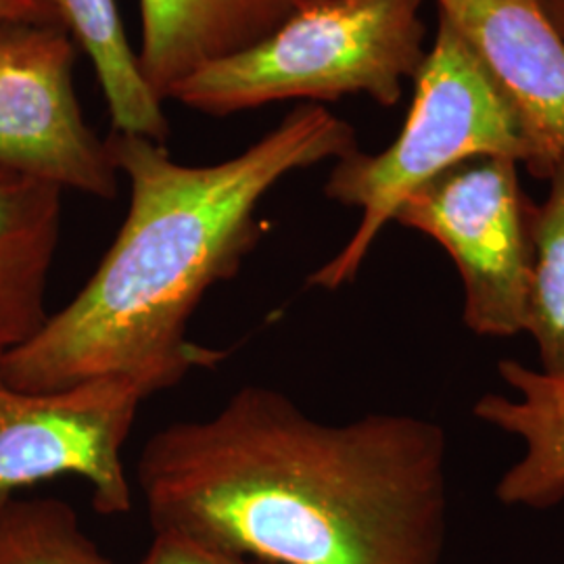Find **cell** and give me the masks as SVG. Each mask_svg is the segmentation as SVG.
<instances>
[{"mask_svg":"<svg viewBox=\"0 0 564 564\" xmlns=\"http://www.w3.org/2000/svg\"><path fill=\"white\" fill-rule=\"evenodd\" d=\"M55 9L61 25L97 69L113 130L163 144L170 134L163 101L142 76L116 0H55Z\"/></svg>","mask_w":564,"mask_h":564,"instance_id":"obj_12","label":"cell"},{"mask_svg":"<svg viewBox=\"0 0 564 564\" xmlns=\"http://www.w3.org/2000/svg\"><path fill=\"white\" fill-rule=\"evenodd\" d=\"M535 4L540 7L545 21L554 28V32L564 42V0H535Z\"/></svg>","mask_w":564,"mask_h":564,"instance_id":"obj_17","label":"cell"},{"mask_svg":"<svg viewBox=\"0 0 564 564\" xmlns=\"http://www.w3.org/2000/svg\"><path fill=\"white\" fill-rule=\"evenodd\" d=\"M421 7L423 0L302 4L262 41L186 76L167 99L207 116L347 95L393 107L426 57Z\"/></svg>","mask_w":564,"mask_h":564,"instance_id":"obj_3","label":"cell"},{"mask_svg":"<svg viewBox=\"0 0 564 564\" xmlns=\"http://www.w3.org/2000/svg\"><path fill=\"white\" fill-rule=\"evenodd\" d=\"M105 142L130 182L126 220L80 293L2 354V379L20 391L121 377L151 398L223 362L226 351L188 341V324L258 247L265 195L289 174L358 149L354 128L314 102L212 165L174 162L162 142L139 134L111 130Z\"/></svg>","mask_w":564,"mask_h":564,"instance_id":"obj_2","label":"cell"},{"mask_svg":"<svg viewBox=\"0 0 564 564\" xmlns=\"http://www.w3.org/2000/svg\"><path fill=\"white\" fill-rule=\"evenodd\" d=\"M300 2H302V4H310V2H323V0H300ZM302 4H300V7H302Z\"/></svg>","mask_w":564,"mask_h":564,"instance_id":"obj_18","label":"cell"},{"mask_svg":"<svg viewBox=\"0 0 564 564\" xmlns=\"http://www.w3.org/2000/svg\"><path fill=\"white\" fill-rule=\"evenodd\" d=\"M519 162L470 158L405 197L395 223L435 239L460 274L464 324L479 337L524 333L533 272V209Z\"/></svg>","mask_w":564,"mask_h":564,"instance_id":"obj_5","label":"cell"},{"mask_svg":"<svg viewBox=\"0 0 564 564\" xmlns=\"http://www.w3.org/2000/svg\"><path fill=\"white\" fill-rule=\"evenodd\" d=\"M63 193L0 167V354L32 339L51 316L46 293L59 249Z\"/></svg>","mask_w":564,"mask_h":564,"instance_id":"obj_10","label":"cell"},{"mask_svg":"<svg viewBox=\"0 0 564 564\" xmlns=\"http://www.w3.org/2000/svg\"><path fill=\"white\" fill-rule=\"evenodd\" d=\"M0 564H118L59 498H13L0 506Z\"/></svg>","mask_w":564,"mask_h":564,"instance_id":"obj_14","label":"cell"},{"mask_svg":"<svg viewBox=\"0 0 564 564\" xmlns=\"http://www.w3.org/2000/svg\"><path fill=\"white\" fill-rule=\"evenodd\" d=\"M300 0H141L142 76L167 101L170 90L212 61L276 30Z\"/></svg>","mask_w":564,"mask_h":564,"instance_id":"obj_9","label":"cell"},{"mask_svg":"<svg viewBox=\"0 0 564 564\" xmlns=\"http://www.w3.org/2000/svg\"><path fill=\"white\" fill-rule=\"evenodd\" d=\"M137 564H268L193 542L178 533H155Z\"/></svg>","mask_w":564,"mask_h":564,"instance_id":"obj_15","label":"cell"},{"mask_svg":"<svg viewBox=\"0 0 564 564\" xmlns=\"http://www.w3.org/2000/svg\"><path fill=\"white\" fill-rule=\"evenodd\" d=\"M144 400L141 387L121 377L32 393L0 372V506L25 487L72 475L90 485L97 512H130L123 445Z\"/></svg>","mask_w":564,"mask_h":564,"instance_id":"obj_7","label":"cell"},{"mask_svg":"<svg viewBox=\"0 0 564 564\" xmlns=\"http://www.w3.org/2000/svg\"><path fill=\"white\" fill-rule=\"evenodd\" d=\"M447 440L440 424L307 416L245 384L202 421L153 433L137 463L153 533L268 564H444Z\"/></svg>","mask_w":564,"mask_h":564,"instance_id":"obj_1","label":"cell"},{"mask_svg":"<svg viewBox=\"0 0 564 564\" xmlns=\"http://www.w3.org/2000/svg\"><path fill=\"white\" fill-rule=\"evenodd\" d=\"M59 23L55 0H0V21Z\"/></svg>","mask_w":564,"mask_h":564,"instance_id":"obj_16","label":"cell"},{"mask_svg":"<svg viewBox=\"0 0 564 564\" xmlns=\"http://www.w3.org/2000/svg\"><path fill=\"white\" fill-rule=\"evenodd\" d=\"M502 90L529 142V172L547 178L564 155V42L535 0H435Z\"/></svg>","mask_w":564,"mask_h":564,"instance_id":"obj_8","label":"cell"},{"mask_svg":"<svg viewBox=\"0 0 564 564\" xmlns=\"http://www.w3.org/2000/svg\"><path fill=\"white\" fill-rule=\"evenodd\" d=\"M76 59L59 23L0 21V167L111 202L120 174L84 120Z\"/></svg>","mask_w":564,"mask_h":564,"instance_id":"obj_6","label":"cell"},{"mask_svg":"<svg viewBox=\"0 0 564 564\" xmlns=\"http://www.w3.org/2000/svg\"><path fill=\"white\" fill-rule=\"evenodd\" d=\"M498 370L517 398L484 395L475 416L519 437L523 456L498 481L496 496L506 506L554 508L564 502V381L514 360Z\"/></svg>","mask_w":564,"mask_h":564,"instance_id":"obj_11","label":"cell"},{"mask_svg":"<svg viewBox=\"0 0 564 564\" xmlns=\"http://www.w3.org/2000/svg\"><path fill=\"white\" fill-rule=\"evenodd\" d=\"M414 82V101L395 142L377 155L354 149L335 162L324 193L360 209L362 218L341 251L310 276L312 286L335 291L354 281L405 197L452 165L481 155L529 163L517 111L444 18Z\"/></svg>","mask_w":564,"mask_h":564,"instance_id":"obj_4","label":"cell"},{"mask_svg":"<svg viewBox=\"0 0 564 564\" xmlns=\"http://www.w3.org/2000/svg\"><path fill=\"white\" fill-rule=\"evenodd\" d=\"M545 181L547 197L533 209V272L524 333L538 343L542 372L564 381V155Z\"/></svg>","mask_w":564,"mask_h":564,"instance_id":"obj_13","label":"cell"}]
</instances>
